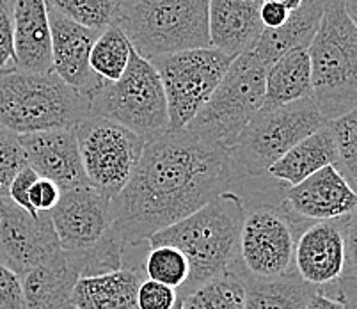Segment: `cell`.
Here are the masks:
<instances>
[{"instance_id":"1","label":"cell","mask_w":357,"mask_h":309,"mask_svg":"<svg viewBox=\"0 0 357 309\" xmlns=\"http://www.w3.org/2000/svg\"><path fill=\"white\" fill-rule=\"evenodd\" d=\"M231 160L228 149L185 128L146 142L130 181L110 201L112 224L125 249L148 242L226 192Z\"/></svg>"},{"instance_id":"2","label":"cell","mask_w":357,"mask_h":309,"mask_svg":"<svg viewBox=\"0 0 357 309\" xmlns=\"http://www.w3.org/2000/svg\"><path fill=\"white\" fill-rule=\"evenodd\" d=\"M245 211L242 197L226 190L148 240L151 247H174L189 262V278L178 289V295L183 297L197 286L233 269L238 262L240 231Z\"/></svg>"},{"instance_id":"3","label":"cell","mask_w":357,"mask_h":309,"mask_svg":"<svg viewBox=\"0 0 357 309\" xmlns=\"http://www.w3.org/2000/svg\"><path fill=\"white\" fill-rule=\"evenodd\" d=\"M89 116V100L50 73L0 70V126L16 135L73 128Z\"/></svg>"},{"instance_id":"4","label":"cell","mask_w":357,"mask_h":309,"mask_svg":"<svg viewBox=\"0 0 357 309\" xmlns=\"http://www.w3.org/2000/svg\"><path fill=\"white\" fill-rule=\"evenodd\" d=\"M307 54L313 100L324 118L334 121L357 109V29L345 0H327Z\"/></svg>"},{"instance_id":"5","label":"cell","mask_w":357,"mask_h":309,"mask_svg":"<svg viewBox=\"0 0 357 309\" xmlns=\"http://www.w3.org/2000/svg\"><path fill=\"white\" fill-rule=\"evenodd\" d=\"M144 59L210 48L208 0H139L116 22Z\"/></svg>"},{"instance_id":"6","label":"cell","mask_w":357,"mask_h":309,"mask_svg":"<svg viewBox=\"0 0 357 309\" xmlns=\"http://www.w3.org/2000/svg\"><path fill=\"white\" fill-rule=\"evenodd\" d=\"M265 75L267 66L252 50L235 57L208 102L185 130L231 151L240 133L263 109Z\"/></svg>"},{"instance_id":"7","label":"cell","mask_w":357,"mask_h":309,"mask_svg":"<svg viewBox=\"0 0 357 309\" xmlns=\"http://www.w3.org/2000/svg\"><path fill=\"white\" fill-rule=\"evenodd\" d=\"M89 116L125 126L144 142L169 132V112L160 75L148 59L132 50L125 73L103 82L89 100Z\"/></svg>"},{"instance_id":"8","label":"cell","mask_w":357,"mask_h":309,"mask_svg":"<svg viewBox=\"0 0 357 309\" xmlns=\"http://www.w3.org/2000/svg\"><path fill=\"white\" fill-rule=\"evenodd\" d=\"M327 125L313 98L281 107H263L251 119L229 155L251 176H261L294 146Z\"/></svg>"},{"instance_id":"9","label":"cell","mask_w":357,"mask_h":309,"mask_svg":"<svg viewBox=\"0 0 357 309\" xmlns=\"http://www.w3.org/2000/svg\"><path fill=\"white\" fill-rule=\"evenodd\" d=\"M164 86L169 132L183 130L197 116L228 71L233 57L215 48L178 52L149 59Z\"/></svg>"},{"instance_id":"10","label":"cell","mask_w":357,"mask_h":309,"mask_svg":"<svg viewBox=\"0 0 357 309\" xmlns=\"http://www.w3.org/2000/svg\"><path fill=\"white\" fill-rule=\"evenodd\" d=\"M73 130L87 181L114 199L134 174L146 142L125 126L100 116H87Z\"/></svg>"},{"instance_id":"11","label":"cell","mask_w":357,"mask_h":309,"mask_svg":"<svg viewBox=\"0 0 357 309\" xmlns=\"http://www.w3.org/2000/svg\"><path fill=\"white\" fill-rule=\"evenodd\" d=\"M307 226L283 204H261L245 211L238 243L243 274L258 279L294 274L297 233L301 235Z\"/></svg>"},{"instance_id":"12","label":"cell","mask_w":357,"mask_h":309,"mask_svg":"<svg viewBox=\"0 0 357 309\" xmlns=\"http://www.w3.org/2000/svg\"><path fill=\"white\" fill-rule=\"evenodd\" d=\"M110 201L91 185L61 194L59 203L50 211V219L63 250L84 255L110 240H119L112 224Z\"/></svg>"},{"instance_id":"13","label":"cell","mask_w":357,"mask_h":309,"mask_svg":"<svg viewBox=\"0 0 357 309\" xmlns=\"http://www.w3.org/2000/svg\"><path fill=\"white\" fill-rule=\"evenodd\" d=\"M59 239L50 213L31 216L13 201L2 199L0 219V263L24 278L34 266L61 253Z\"/></svg>"},{"instance_id":"14","label":"cell","mask_w":357,"mask_h":309,"mask_svg":"<svg viewBox=\"0 0 357 309\" xmlns=\"http://www.w3.org/2000/svg\"><path fill=\"white\" fill-rule=\"evenodd\" d=\"M284 208L307 224L345 219L357 208V192L336 169L327 165L301 183L288 187Z\"/></svg>"},{"instance_id":"15","label":"cell","mask_w":357,"mask_h":309,"mask_svg":"<svg viewBox=\"0 0 357 309\" xmlns=\"http://www.w3.org/2000/svg\"><path fill=\"white\" fill-rule=\"evenodd\" d=\"M52 31V71L66 86L91 100L103 80L91 70L89 57L100 32L68 20L48 8Z\"/></svg>"},{"instance_id":"16","label":"cell","mask_w":357,"mask_h":309,"mask_svg":"<svg viewBox=\"0 0 357 309\" xmlns=\"http://www.w3.org/2000/svg\"><path fill=\"white\" fill-rule=\"evenodd\" d=\"M345 219L313 223L297 236L294 266L307 285L324 288L345 276Z\"/></svg>"},{"instance_id":"17","label":"cell","mask_w":357,"mask_h":309,"mask_svg":"<svg viewBox=\"0 0 357 309\" xmlns=\"http://www.w3.org/2000/svg\"><path fill=\"white\" fill-rule=\"evenodd\" d=\"M18 137L27 165L38 172V176L54 181L63 192L89 185L73 128L27 133Z\"/></svg>"},{"instance_id":"18","label":"cell","mask_w":357,"mask_h":309,"mask_svg":"<svg viewBox=\"0 0 357 309\" xmlns=\"http://www.w3.org/2000/svg\"><path fill=\"white\" fill-rule=\"evenodd\" d=\"M255 0H208L210 45L215 50L238 57L252 50L265 31Z\"/></svg>"},{"instance_id":"19","label":"cell","mask_w":357,"mask_h":309,"mask_svg":"<svg viewBox=\"0 0 357 309\" xmlns=\"http://www.w3.org/2000/svg\"><path fill=\"white\" fill-rule=\"evenodd\" d=\"M15 68L27 73L52 71V31L45 0H15L11 9Z\"/></svg>"},{"instance_id":"20","label":"cell","mask_w":357,"mask_h":309,"mask_svg":"<svg viewBox=\"0 0 357 309\" xmlns=\"http://www.w3.org/2000/svg\"><path fill=\"white\" fill-rule=\"evenodd\" d=\"M80 278L77 258L61 250L22 278L25 309H55L68 304Z\"/></svg>"},{"instance_id":"21","label":"cell","mask_w":357,"mask_h":309,"mask_svg":"<svg viewBox=\"0 0 357 309\" xmlns=\"http://www.w3.org/2000/svg\"><path fill=\"white\" fill-rule=\"evenodd\" d=\"M326 6L327 0H304L295 11L290 13L283 27L275 31L265 29L261 32L252 54L268 68L288 52L297 48L307 50L320 27Z\"/></svg>"},{"instance_id":"22","label":"cell","mask_w":357,"mask_h":309,"mask_svg":"<svg viewBox=\"0 0 357 309\" xmlns=\"http://www.w3.org/2000/svg\"><path fill=\"white\" fill-rule=\"evenodd\" d=\"M137 269H121L103 276L80 278L71 294L77 309H139Z\"/></svg>"},{"instance_id":"23","label":"cell","mask_w":357,"mask_h":309,"mask_svg":"<svg viewBox=\"0 0 357 309\" xmlns=\"http://www.w3.org/2000/svg\"><path fill=\"white\" fill-rule=\"evenodd\" d=\"M334 164H336V144L327 121V125L311 133L310 137L303 139L274 165H271L267 172L268 176L283 181L288 187H294L320 169Z\"/></svg>"},{"instance_id":"24","label":"cell","mask_w":357,"mask_h":309,"mask_svg":"<svg viewBox=\"0 0 357 309\" xmlns=\"http://www.w3.org/2000/svg\"><path fill=\"white\" fill-rule=\"evenodd\" d=\"M304 98H313L311 63L306 48H297L267 68L263 107L288 105Z\"/></svg>"},{"instance_id":"25","label":"cell","mask_w":357,"mask_h":309,"mask_svg":"<svg viewBox=\"0 0 357 309\" xmlns=\"http://www.w3.org/2000/svg\"><path fill=\"white\" fill-rule=\"evenodd\" d=\"M243 309H304L314 286L298 278L297 272L275 279H258L243 274Z\"/></svg>"},{"instance_id":"26","label":"cell","mask_w":357,"mask_h":309,"mask_svg":"<svg viewBox=\"0 0 357 309\" xmlns=\"http://www.w3.org/2000/svg\"><path fill=\"white\" fill-rule=\"evenodd\" d=\"M181 299L183 309H243L245 294L242 274L235 269H229L228 272L197 286Z\"/></svg>"},{"instance_id":"27","label":"cell","mask_w":357,"mask_h":309,"mask_svg":"<svg viewBox=\"0 0 357 309\" xmlns=\"http://www.w3.org/2000/svg\"><path fill=\"white\" fill-rule=\"evenodd\" d=\"M132 45L126 40L118 25H110L100 32L98 40L91 50V70L98 75L103 82H116L125 73L132 55Z\"/></svg>"},{"instance_id":"28","label":"cell","mask_w":357,"mask_h":309,"mask_svg":"<svg viewBox=\"0 0 357 309\" xmlns=\"http://www.w3.org/2000/svg\"><path fill=\"white\" fill-rule=\"evenodd\" d=\"M47 6L68 20L91 31H105L116 25L121 8L116 0H45Z\"/></svg>"},{"instance_id":"29","label":"cell","mask_w":357,"mask_h":309,"mask_svg":"<svg viewBox=\"0 0 357 309\" xmlns=\"http://www.w3.org/2000/svg\"><path fill=\"white\" fill-rule=\"evenodd\" d=\"M336 144V169L357 192V109L329 121Z\"/></svg>"},{"instance_id":"30","label":"cell","mask_w":357,"mask_h":309,"mask_svg":"<svg viewBox=\"0 0 357 309\" xmlns=\"http://www.w3.org/2000/svg\"><path fill=\"white\" fill-rule=\"evenodd\" d=\"M144 270L151 281L162 282L178 292L189 278V262L174 247L157 246L149 250Z\"/></svg>"},{"instance_id":"31","label":"cell","mask_w":357,"mask_h":309,"mask_svg":"<svg viewBox=\"0 0 357 309\" xmlns=\"http://www.w3.org/2000/svg\"><path fill=\"white\" fill-rule=\"evenodd\" d=\"M24 167H27V158L20 137L0 126V197L8 199L9 185Z\"/></svg>"},{"instance_id":"32","label":"cell","mask_w":357,"mask_h":309,"mask_svg":"<svg viewBox=\"0 0 357 309\" xmlns=\"http://www.w3.org/2000/svg\"><path fill=\"white\" fill-rule=\"evenodd\" d=\"M178 301V292L157 281H142L137 289L139 309H171Z\"/></svg>"},{"instance_id":"33","label":"cell","mask_w":357,"mask_h":309,"mask_svg":"<svg viewBox=\"0 0 357 309\" xmlns=\"http://www.w3.org/2000/svg\"><path fill=\"white\" fill-rule=\"evenodd\" d=\"M0 309H25L22 278L0 263Z\"/></svg>"},{"instance_id":"34","label":"cell","mask_w":357,"mask_h":309,"mask_svg":"<svg viewBox=\"0 0 357 309\" xmlns=\"http://www.w3.org/2000/svg\"><path fill=\"white\" fill-rule=\"evenodd\" d=\"M61 194H63V190L54 181L40 176L34 181L31 190H29V203H31L32 210L36 213H41V211L50 213L57 206V203H59Z\"/></svg>"},{"instance_id":"35","label":"cell","mask_w":357,"mask_h":309,"mask_svg":"<svg viewBox=\"0 0 357 309\" xmlns=\"http://www.w3.org/2000/svg\"><path fill=\"white\" fill-rule=\"evenodd\" d=\"M38 178H40L38 176V172L27 165V167L22 169V171L15 176V180L11 181L8 194L9 201H13L16 206H20L22 210H25L27 213H31V216L34 217L38 216V213L32 210L31 203H29V190H31V187L34 185V181L38 180Z\"/></svg>"},{"instance_id":"36","label":"cell","mask_w":357,"mask_h":309,"mask_svg":"<svg viewBox=\"0 0 357 309\" xmlns=\"http://www.w3.org/2000/svg\"><path fill=\"white\" fill-rule=\"evenodd\" d=\"M15 43H13V18L11 9L0 2V70L15 66Z\"/></svg>"},{"instance_id":"37","label":"cell","mask_w":357,"mask_h":309,"mask_svg":"<svg viewBox=\"0 0 357 309\" xmlns=\"http://www.w3.org/2000/svg\"><path fill=\"white\" fill-rule=\"evenodd\" d=\"M347 265L343 278H357V208L345 219Z\"/></svg>"},{"instance_id":"38","label":"cell","mask_w":357,"mask_h":309,"mask_svg":"<svg viewBox=\"0 0 357 309\" xmlns=\"http://www.w3.org/2000/svg\"><path fill=\"white\" fill-rule=\"evenodd\" d=\"M324 292L342 301L345 309H357V278H342L329 286H324Z\"/></svg>"},{"instance_id":"39","label":"cell","mask_w":357,"mask_h":309,"mask_svg":"<svg viewBox=\"0 0 357 309\" xmlns=\"http://www.w3.org/2000/svg\"><path fill=\"white\" fill-rule=\"evenodd\" d=\"M290 11L287 8L275 2V0H265L261 6H259V18H261V24L265 29H281L287 24Z\"/></svg>"},{"instance_id":"40","label":"cell","mask_w":357,"mask_h":309,"mask_svg":"<svg viewBox=\"0 0 357 309\" xmlns=\"http://www.w3.org/2000/svg\"><path fill=\"white\" fill-rule=\"evenodd\" d=\"M304 309H345V306L342 304V301L324 292L322 288H317Z\"/></svg>"},{"instance_id":"41","label":"cell","mask_w":357,"mask_h":309,"mask_svg":"<svg viewBox=\"0 0 357 309\" xmlns=\"http://www.w3.org/2000/svg\"><path fill=\"white\" fill-rule=\"evenodd\" d=\"M345 11L352 20L354 27L357 29V0H345Z\"/></svg>"},{"instance_id":"42","label":"cell","mask_w":357,"mask_h":309,"mask_svg":"<svg viewBox=\"0 0 357 309\" xmlns=\"http://www.w3.org/2000/svg\"><path fill=\"white\" fill-rule=\"evenodd\" d=\"M275 2H279V4L283 6V8H287L288 11H295V9L298 8V6L303 4L304 0H275Z\"/></svg>"},{"instance_id":"43","label":"cell","mask_w":357,"mask_h":309,"mask_svg":"<svg viewBox=\"0 0 357 309\" xmlns=\"http://www.w3.org/2000/svg\"><path fill=\"white\" fill-rule=\"evenodd\" d=\"M116 2H118L119 8L126 9V8H130V6H134L135 2H139V0H116Z\"/></svg>"},{"instance_id":"44","label":"cell","mask_w":357,"mask_h":309,"mask_svg":"<svg viewBox=\"0 0 357 309\" xmlns=\"http://www.w3.org/2000/svg\"><path fill=\"white\" fill-rule=\"evenodd\" d=\"M171 309H183V299L180 297V295H178V301H176V304L173 306V308Z\"/></svg>"},{"instance_id":"45","label":"cell","mask_w":357,"mask_h":309,"mask_svg":"<svg viewBox=\"0 0 357 309\" xmlns=\"http://www.w3.org/2000/svg\"><path fill=\"white\" fill-rule=\"evenodd\" d=\"M0 2H2L8 9H13V4H15V0H0Z\"/></svg>"},{"instance_id":"46","label":"cell","mask_w":357,"mask_h":309,"mask_svg":"<svg viewBox=\"0 0 357 309\" xmlns=\"http://www.w3.org/2000/svg\"><path fill=\"white\" fill-rule=\"evenodd\" d=\"M55 309H77V308H75L71 302H68V304H63V306H59V308H55Z\"/></svg>"},{"instance_id":"47","label":"cell","mask_w":357,"mask_h":309,"mask_svg":"<svg viewBox=\"0 0 357 309\" xmlns=\"http://www.w3.org/2000/svg\"><path fill=\"white\" fill-rule=\"evenodd\" d=\"M2 199H4V197H0V219H2Z\"/></svg>"},{"instance_id":"48","label":"cell","mask_w":357,"mask_h":309,"mask_svg":"<svg viewBox=\"0 0 357 309\" xmlns=\"http://www.w3.org/2000/svg\"><path fill=\"white\" fill-rule=\"evenodd\" d=\"M255 2H258V4H263V2H265V0H255Z\"/></svg>"}]
</instances>
